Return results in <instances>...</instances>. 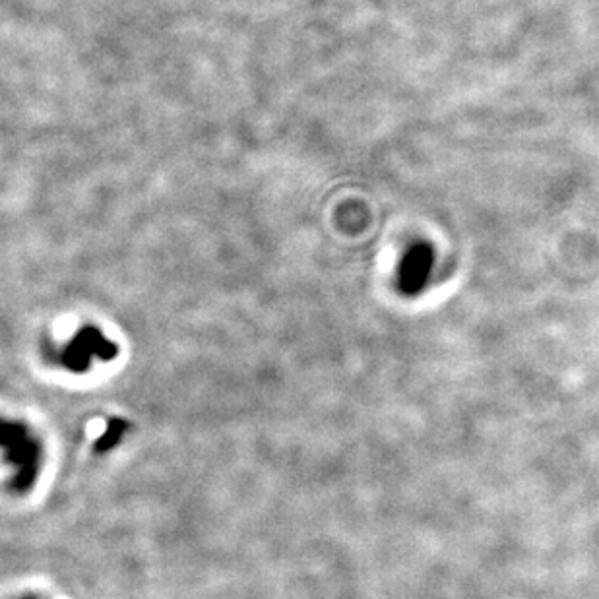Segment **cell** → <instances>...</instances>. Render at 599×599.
Listing matches in <instances>:
<instances>
[{
  "instance_id": "6da1fadb",
  "label": "cell",
  "mask_w": 599,
  "mask_h": 599,
  "mask_svg": "<svg viewBox=\"0 0 599 599\" xmlns=\"http://www.w3.org/2000/svg\"><path fill=\"white\" fill-rule=\"evenodd\" d=\"M433 268V253L427 245H417L415 249H411L410 254L404 260L402 266V287L408 293L419 291Z\"/></svg>"
}]
</instances>
